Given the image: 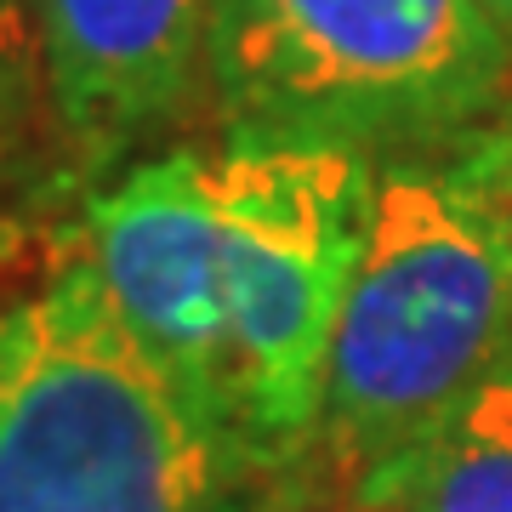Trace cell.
Listing matches in <instances>:
<instances>
[{"label": "cell", "mask_w": 512, "mask_h": 512, "mask_svg": "<svg viewBox=\"0 0 512 512\" xmlns=\"http://www.w3.org/2000/svg\"><path fill=\"white\" fill-rule=\"evenodd\" d=\"M217 0H40L46 109L80 177L109 183L211 92Z\"/></svg>", "instance_id": "5"}, {"label": "cell", "mask_w": 512, "mask_h": 512, "mask_svg": "<svg viewBox=\"0 0 512 512\" xmlns=\"http://www.w3.org/2000/svg\"><path fill=\"white\" fill-rule=\"evenodd\" d=\"M501 359H512V126L376 171L330 330L308 490L348 501Z\"/></svg>", "instance_id": "3"}, {"label": "cell", "mask_w": 512, "mask_h": 512, "mask_svg": "<svg viewBox=\"0 0 512 512\" xmlns=\"http://www.w3.org/2000/svg\"><path fill=\"white\" fill-rule=\"evenodd\" d=\"M46 97L40 74V0H0V126Z\"/></svg>", "instance_id": "7"}, {"label": "cell", "mask_w": 512, "mask_h": 512, "mask_svg": "<svg viewBox=\"0 0 512 512\" xmlns=\"http://www.w3.org/2000/svg\"><path fill=\"white\" fill-rule=\"evenodd\" d=\"M0 512H291L120 319L80 217L0 211Z\"/></svg>", "instance_id": "2"}, {"label": "cell", "mask_w": 512, "mask_h": 512, "mask_svg": "<svg viewBox=\"0 0 512 512\" xmlns=\"http://www.w3.org/2000/svg\"><path fill=\"white\" fill-rule=\"evenodd\" d=\"M365 512H512V359L348 495Z\"/></svg>", "instance_id": "6"}, {"label": "cell", "mask_w": 512, "mask_h": 512, "mask_svg": "<svg viewBox=\"0 0 512 512\" xmlns=\"http://www.w3.org/2000/svg\"><path fill=\"white\" fill-rule=\"evenodd\" d=\"M490 6V18H495V29L507 35V46H512V0H484Z\"/></svg>", "instance_id": "8"}, {"label": "cell", "mask_w": 512, "mask_h": 512, "mask_svg": "<svg viewBox=\"0 0 512 512\" xmlns=\"http://www.w3.org/2000/svg\"><path fill=\"white\" fill-rule=\"evenodd\" d=\"M222 137L416 160L512 126V46L484 0H217Z\"/></svg>", "instance_id": "4"}, {"label": "cell", "mask_w": 512, "mask_h": 512, "mask_svg": "<svg viewBox=\"0 0 512 512\" xmlns=\"http://www.w3.org/2000/svg\"><path fill=\"white\" fill-rule=\"evenodd\" d=\"M330 512H365V507H353V501H336V507H330Z\"/></svg>", "instance_id": "9"}, {"label": "cell", "mask_w": 512, "mask_h": 512, "mask_svg": "<svg viewBox=\"0 0 512 512\" xmlns=\"http://www.w3.org/2000/svg\"><path fill=\"white\" fill-rule=\"evenodd\" d=\"M382 165L330 143H165L80 205L114 308L291 507Z\"/></svg>", "instance_id": "1"}]
</instances>
